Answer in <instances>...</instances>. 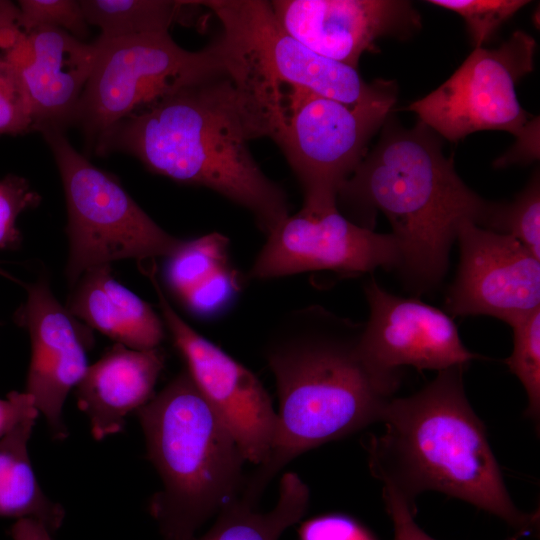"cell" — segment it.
Listing matches in <instances>:
<instances>
[{
    "label": "cell",
    "mask_w": 540,
    "mask_h": 540,
    "mask_svg": "<svg viewBox=\"0 0 540 540\" xmlns=\"http://www.w3.org/2000/svg\"><path fill=\"white\" fill-rule=\"evenodd\" d=\"M363 329L364 323L320 305L292 310L273 327L265 358L279 396L276 433L240 496L258 503L269 481L298 455L380 422L400 372L383 371L366 358Z\"/></svg>",
    "instance_id": "cell-1"
},
{
    "label": "cell",
    "mask_w": 540,
    "mask_h": 540,
    "mask_svg": "<svg viewBox=\"0 0 540 540\" xmlns=\"http://www.w3.org/2000/svg\"><path fill=\"white\" fill-rule=\"evenodd\" d=\"M376 146L341 186V202L353 222L373 229L374 213L388 219L400 254L396 269L417 293L444 278L459 226L486 228L495 203L480 197L458 176L432 130L405 129L386 119Z\"/></svg>",
    "instance_id": "cell-2"
},
{
    "label": "cell",
    "mask_w": 540,
    "mask_h": 540,
    "mask_svg": "<svg viewBox=\"0 0 540 540\" xmlns=\"http://www.w3.org/2000/svg\"><path fill=\"white\" fill-rule=\"evenodd\" d=\"M239 94L229 75L210 78L139 109L97 143L153 173L206 187L247 209L267 236L289 215L288 197L254 160Z\"/></svg>",
    "instance_id": "cell-3"
},
{
    "label": "cell",
    "mask_w": 540,
    "mask_h": 540,
    "mask_svg": "<svg viewBox=\"0 0 540 540\" xmlns=\"http://www.w3.org/2000/svg\"><path fill=\"white\" fill-rule=\"evenodd\" d=\"M465 368L438 371L418 392L388 402L383 432L366 444L369 470L414 508L421 493L438 491L499 517L516 533L535 532L539 513L512 501L485 425L466 397Z\"/></svg>",
    "instance_id": "cell-4"
},
{
    "label": "cell",
    "mask_w": 540,
    "mask_h": 540,
    "mask_svg": "<svg viewBox=\"0 0 540 540\" xmlns=\"http://www.w3.org/2000/svg\"><path fill=\"white\" fill-rule=\"evenodd\" d=\"M136 414L162 481L149 513L165 540H191L240 496L243 453L186 368Z\"/></svg>",
    "instance_id": "cell-5"
},
{
    "label": "cell",
    "mask_w": 540,
    "mask_h": 540,
    "mask_svg": "<svg viewBox=\"0 0 540 540\" xmlns=\"http://www.w3.org/2000/svg\"><path fill=\"white\" fill-rule=\"evenodd\" d=\"M219 20L229 76L262 121L277 116L287 87L354 105L374 96L384 80L366 83L357 69L313 52L277 21L270 1H195Z\"/></svg>",
    "instance_id": "cell-6"
},
{
    "label": "cell",
    "mask_w": 540,
    "mask_h": 540,
    "mask_svg": "<svg viewBox=\"0 0 540 540\" xmlns=\"http://www.w3.org/2000/svg\"><path fill=\"white\" fill-rule=\"evenodd\" d=\"M95 43L96 61L72 120L93 148L139 109L187 86L229 75L219 36L199 51L183 49L169 32L98 37Z\"/></svg>",
    "instance_id": "cell-7"
},
{
    "label": "cell",
    "mask_w": 540,
    "mask_h": 540,
    "mask_svg": "<svg viewBox=\"0 0 540 540\" xmlns=\"http://www.w3.org/2000/svg\"><path fill=\"white\" fill-rule=\"evenodd\" d=\"M41 133L53 153L65 192L70 286L92 268L123 259L167 257L179 248L183 240L156 224L116 179L71 145L63 130Z\"/></svg>",
    "instance_id": "cell-8"
},
{
    "label": "cell",
    "mask_w": 540,
    "mask_h": 540,
    "mask_svg": "<svg viewBox=\"0 0 540 540\" xmlns=\"http://www.w3.org/2000/svg\"><path fill=\"white\" fill-rule=\"evenodd\" d=\"M396 95V85L386 80L374 96L354 105L288 87L282 120L271 139L301 184L303 206L338 205L341 186L365 157Z\"/></svg>",
    "instance_id": "cell-9"
},
{
    "label": "cell",
    "mask_w": 540,
    "mask_h": 540,
    "mask_svg": "<svg viewBox=\"0 0 540 540\" xmlns=\"http://www.w3.org/2000/svg\"><path fill=\"white\" fill-rule=\"evenodd\" d=\"M535 48V40L520 30L497 49L475 48L450 78L406 109L452 142L482 130L521 138L539 121L529 119L515 91L534 68Z\"/></svg>",
    "instance_id": "cell-10"
},
{
    "label": "cell",
    "mask_w": 540,
    "mask_h": 540,
    "mask_svg": "<svg viewBox=\"0 0 540 540\" xmlns=\"http://www.w3.org/2000/svg\"><path fill=\"white\" fill-rule=\"evenodd\" d=\"M400 254L391 233H378L344 216L338 205L302 208L269 235L250 268L254 280L329 270L359 275L397 269Z\"/></svg>",
    "instance_id": "cell-11"
},
{
    "label": "cell",
    "mask_w": 540,
    "mask_h": 540,
    "mask_svg": "<svg viewBox=\"0 0 540 540\" xmlns=\"http://www.w3.org/2000/svg\"><path fill=\"white\" fill-rule=\"evenodd\" d=\"M161 318L186 369L224 423L245 460L260 465L268 457L277 427V413L260 380L248 368L194 330L171 306L155 274L147 268Z\"/></svg>",
    "instance_id": "cell-12"
},
{
    "label": "cell",
    "mask_w": 540,
    "mask_h": 540,
    "mask_svg": "<svg viewBox=\"0 0 540 540\" xmlns=\"http://www.w3.org/2000/svg\"><path fill=\"white\" fill-rule=\"evenodd\" d=\"M457 274L445 305L453 316L488 315L508 325L540 308V259L514 237L463 222Z\"/></svg>",
    "instance_id": "cell-13"
},
{
    "label": "cell",
    "mask_w": 540,
    "mask_h": 540,
    "mask_svg": "<svg viewBox=\"0 0 540 540\" xmlns=\"http://www.w3.org/2000/svg\"><path fill=\"white\" fill-rule=\"evenodd\" d=\"M369 318L361 346L377 368L400 372L403 366L442 371L479 358L463 344L458 328L444 311L416 298L394 295L374 279L364 285Z\"/></svg>",
    "instance_id": "cell-14"
},
{
    "label": "cell",
    "mask_w": 540,
    "mask_h": 540,
    "mask_svg": "<svg viewBox=\"0 0 540 540\" xmlns=\"http://www.w3.org/2000/svg\"><path fill=\"white\" fill-rule=\"evenodd\" d=\"M270 5L288 34L354 69L379 38H407L421 27L418 12L402 0H274Z\"/></svg>",
    "instance_id": "cell-15"
},
{
    "label": "cell",
    "mask_w": 540,
    "mask_h": 540,
    "mask_svg": "<svg viewBox=\"0 0 540 540\" xmlns=\"http://www.w3.org/2000/svg\"><path fill=\"white\" fill-rule=\"evenodd\" d=\"M24 287L26 301L15 319L27 329L31 340L25 392L45 417L52 437L63 440L68 436L64 403L89 367L86 350L90 340L45 279Z\"/></svg>",
    "instance_id": "cell-16"
},
{
    "label": "cell",
    "mask_w": 540,
    "mask_h": 540,
    "mask_svg": "<svg viewBox=\"0 0 540 540\" xmlns=\"http://www.w3.org/2000/svg\"><path fill=\"white\" fill-rule=\"evenodd\" d=\"M0 52L17 68L28 95L34 130H63L72 120L92 73L98 47L52 27L0 33Z\"/></svg>",
    "instance_id": "cell-17"
},
{
    "label": "cell",
    "mask_w": 540,
    "mask_h": 540,
    "mask_svg": "<svg viewBox=\"0 0 540 540\" xmlns=\"http://www.w3.org/2000/svg\"><path fill=\"white\" fill-rule=\"evenodd\" d=\"M164 364L159 347L137 350L116 343L88 367L76 397L96 440L120 432L127 416L154 397Z\"/></svg>",
    "instance_id": "cell-18"
},
{
    "label": "cell",
    "mask_w": 540,
    "mask_h": 540,
    "mask_svg": "<svg viewBox=\"0 0 540 540\" xmlns=\"http://www.w3.org/2000/svg\"><path fill=\"white\" fill-rule=\"evenodd\" d=\"M67 310L86 325L126 347H159L164 322L152 306L119 283L110 265L92 268L73 285Z\"/></svg>",
    "instance_id": "cell-19"
},
{
    "label": "cell",
    "mask_w": 540,
    "mask_h": 540,
    "mask_svg": "<svg viewBox=\"0 0 540 540\" xmlns=\"http://www.w3.org/2000/svg\"><path fill=\"white\" fill-rule=\"evenodd\" d=\"M164 277L174 296L191 312L210 315L233 297L236 277L228 261V239L211 233L183 240L165 257Z\"/></svg>",
    "instance_id": "cell-20"
},
{
    "label": "cell",
    "mask_w": 540,
    "mask_h": 540,
    "mask_svg": "<svg viewBox=\"0 0 540 540\" xmlns=\"http://www.w3.org/2000/svg\"><path fill=\"white\" fill-rule=\"evenodd\" d=\"M36 418L23 420L0 439V516L33 518L53 532L65 511L43 493L31 465L28 442Z\"/></svg>",
    "instance_id": "cell-21"
},
{
    "label": "cell",
    "mask_w": 540,
    "mask_h": 540,
    "mask_svg": "<svg viewBox=\"0 0 540 540\" xmlns=\"http://www.w3.org/2000/svg\"><path fill=\"white\" fill-rule=\"evenodd\" d=\"M309 498L303 480L296 473H284L273 509L261 512L256 503L239 496L218 512L214 525L203 536L191 540H279L303 517Z\"/></svg>",
    "instance_id": "cell-22"
},
{
    "label": "cell",
    "mask_w": 540,
    "mask_h": 540,
    "mask_svg": "<svg viewBox=\"0 0 540 540\" xmlns=\"http://www.w3.org/2000/svg\"><path fill=\"white\" fill-rule=\"evenodd\" d=\"M88 24L101 29L100 39L111 40L131 36L168 32L181 20L188 1L168 0H81Z\"/></svg>",
    "instance_id": "cell-23"
},
{
    "label": "cell",
    "mask_w": 540,
    "mask_h": 540,
    "mask_svg": "<svg viewBox=\"0 0 540 540\" xmlns=\"http://www.w3.org/2000/svg\"><path fill=\"white\" fill-rule=\"evenodd\" d=\"M513 332V349L505 359L510 371L519 379L527 395L525 415L535 422L540 417V308L509 324Z\"/></svg>",
    "instance_id": "cell-24"
},
{
    "label": "cell",
    "mask_w": 540,
    "mask_h": 540,
    "mask_svg": "<svg viewBox=\"0 0 540 540\" xmlns=\"http://www.w3.org/2000/svg\"><path fill=\"white\" fill-rule=\"evenodd\" d=\"M485 229L510 235L540 259V182L535 173L510 203H495Z\"/></svg>",
    "instance_id": "cell-25"
},
{
    "label": "cell",
    "mask_w": 540,
    "mask_h": 540,
    "mask_svg": "<svg viewBox=\"0 0 540 540\" xmlns=\"http://www.w3.org/2000/svg\"><path fill=\"white\" fill-rule=\"evenodd\" d=\"M427 3L459 14L465 21L475 48L529 1L526 0H429Z\"/></svg>",
    "instance_id": "cell-26"
},
{
    "label": "cell",
    "mask_w": 540,
    "mask_h": 540,
    "mask_svg": "<svg viewBox=\"0 0 540 540\" xmlns=\"http://www.w3.org/2000/svg\"><path fill=\"white\" fill-rule=\"evenodd\" d=\"M17 6V26L24 33L52 27L62 29L82 41L87 37L88 23L79 1L20 0Z\"/></svg>",
    "instance_id": "cell-27"
},
{
    "label": "cell",
    "mask_w": 540,
    "mask_h": 540,
    "mask_svg": "<svg viewBox=\"0 0 540 540\" xmlns=\"http://www.w3.org/2000/svg\"><path fill=\"white\" fill-rule=\"evenodd\" d=\"M34 130L30 101L16 66L0 52V135Z\"/></svg>",
    "instance_id": "cell-28"
},
{
    "label": "cell",
    "mask_w": 540,
    "mask_h": 540,
    "mask_svg": "<svg viewBox=\"0 0 540 540\" xmlns=\"http://www.w3.org/2000/svg\"><path fill=\"white\" fill-rule=\"evenodd\" d=\"M39 201L40 196L25 179L8 175L0 180V249H12L19 245L21 235L16 226L17 218Z\"/></svg>",
    "instance_id": "cell-29"
},
{
    "label": "cell",
    "mask_w": 540,
    "mask_h": 540,
    "mask_svg": "<svg viewBox=\"0 0 540 540\" xmlns=\"http://www.w3.org/2000/svg\"><path fill=\"white\" fill-rule=\"evenodd\" d=\"M299 540H377L357 519L344 513H328L304 521Z\"/></svg>",
    "instance_id": "cell-30"
},
{
    "label": "cell",
    "mask_w": 540,
    "mask_h": 540,
    "mask_svg": "<svg viewBox=\"0 0 540 540\" xmlns=\"http://www.w3.org/2000/svg\"><path fill=\"white\" fill-rule=\"evenodd\" d=\"M383 500L386 511L392 521L394 540H435L424 532L415 522L416 508L390 488L383 487ZM520 533H515L506 540H518Z\"/></svg>",
    "instance_id": "cell-31"
},
{
    "label": "cell",
    "mask_w": 540,
    "mask_h": 540,
    "mask_svg": "<svg viewBox=\"0 0 540 540\" xmlns=\"http://www.w3.org/2000/svg\"><path fill=\"white\" fill-rule=\"evenodd\" d=\"M33 398L24 392L12 391L0 398V439L27 418L37 417Z\"/></svg>",
    "instance_id": "cell-32"
},
{
    "label": "cell",
    "mask_w": 540,
    "mask_h": 540,
    "mask_svg": "<svg viewBox=\"0 0 540 540\" xmlns=\"http://www.w3.org/2000/svg\"><path fill=\"white\" fill-rule=\"evenodd\" d=\"M539 158V123L534 125L531 130L523 137L517 139L513 149L507 152L505 156L495 161L496 167H504L512 163L530 162Z\"/></svg>",
    "instance_id": "cell-33"
},
{
    "label": "cell",
    "mask_w": 540,
    "mask_h": 540,
    "mask_svg": "<svg viewBox=\"0 0 540 540\" xmlns=\"http://www.w3.org/2000/svg\"><path fill=\"white\" fill-rule=\"evenodd\" d=\"M51 531L33 518L18 519L10 530L12 540H52Z\"/></svg>",
    "instance_id": "cell-34"
},
{
    "label": "cell",
    "mask_w": 540,
    "mask_h": 540,
    "mask_svg": "<svg viewBox=\"0 0 540 540\" xmlns=\"http://www.w3.org/2000/svg\"><path fill=\"white\" fill-rule=\"evenodd\" d=\"M18 6L7 0H0V33L17 26Z\"/></svg>",
    "instance_id": "cell-35"
}]
</instances>
